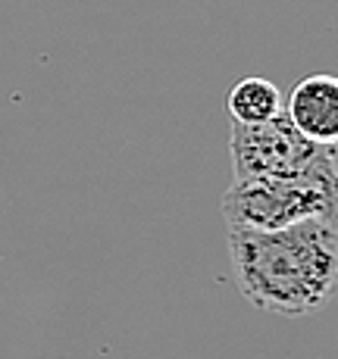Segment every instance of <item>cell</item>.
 Returning a JSON list of instances; mask_svg holds the SVG:
<instances>
[{
    "label": "cell",
    "mask_w": 338,
    "mask_h": 359,
    "mask_svg": "<svg viewBox=\"0 0 338 359\" xmlns=\"http://www.w3.org/2000/svg\"><path fill=\"white\" fill-rule=\"evenodd\" d=\"M229 257L235 285L251 306L292 319L316 313L338 275L335 216L275 231H229Z\"/></svg>",
    "instance_id": "obj_1"
},
{
    "label": "cell",
    "mask_w": 338,
    "mask_h": 359,
    "mask_svg": "<svg viewBox=\"0 0 338 359\" xmlns=\"http://www.w3.org/2000/svg\"><path fill=\"white\" fill-rule=\"evenodd\" d=\"M223 216L229 231H275L335 216V178H235Z\"/></svg>",
    "instance_id": "obj_2"
},
{
    "label": "cell",
    "mask_w": 338,
    "mask_h": 359,
    "mask_svg": "<svg viewBox=\"0 0 338 359\" xmlns=\"http://www.w3.org/2000/svg\"><path fill=\"white\" fill-rule=\"evenodd\" d=\"M232 169L235 178H335V144H316L275 113L260 126L232 122Z\"/></svg>",
    "instance_id": "obj_3"
},
{
    "label": "cell",
    "mask_w": 338,
    "mask_h": 359,
    "mask_svg": "<svg viewBox=\"0 0 338 359\" xmlns=\"http://www.w3.org/2000/svg\"><path fill=\"white\" fill-rule=\"evenodd\" d=\"M285 116L292 126L316 144L338 141V79L335 75H310L288 94Z\"/></svg>",
    "instance_id": "obj_4"
},
{
    "label": "cell",
    "mask_w": 338,
    "mask_h": 359,
    "mask_svg": "<svg viewBox=\"0 0 338 359\" xmlns=\"http://www.w3.org/2000/svg\"><path fill=\"white\" fill-rule=\"evenodd\" d=\"M282 113V91L270 79H241L229 91V116L235 126H260Z\"/></svg>",
    "instance_id": "obj_5"
}]
</instances>
